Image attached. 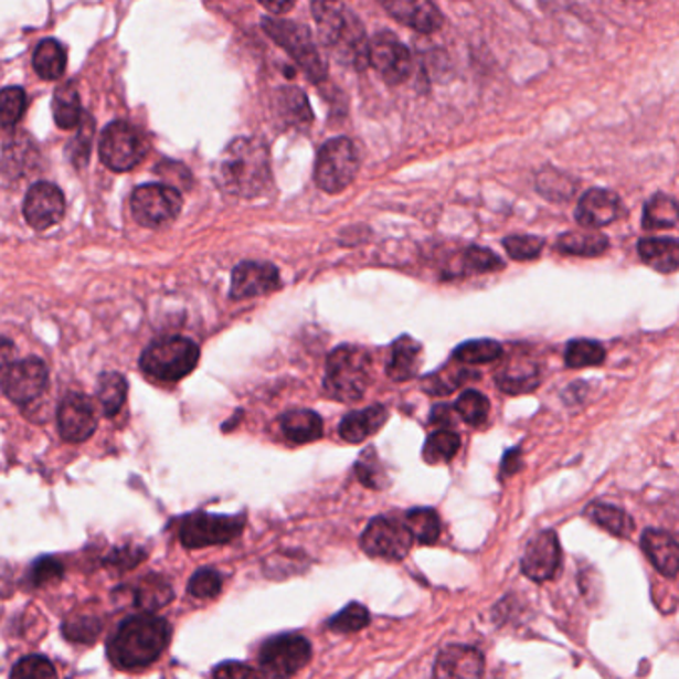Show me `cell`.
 Masks as SVG:
<instances>
[{
    "label": "cell",
    "instance_id": "6da1fadb",
    "mask_svg": "<svg viewBox=\"0 0 679 679\" xmlns=\"http://www.w3.org/2000/svg\"><path fill=\"white\" fill-rule=\"evenodd\" d=\"M319 41L335 61L365 71L369 66V39L365 26L341 0H314L311 2Z\"/></svg>",
    "mask_w": 679,
    "mask_h": 679
},
{
    "label": "cell",
    "instance_id": "7a4b0ae2",
    "mask_svg": "<svg viewBox=\"0 0 679 679\" xmlns=\"http://www.w3.org/2000/svg\"><path fill=\"white\" fill-rule=\"evenodd\" d=\"M215 182L237 198H257L272 183L269 148L259 138H235L215 168Z\"/></svg>",
    "mask_w": 679,
    "mask_h": 679
},
{
    "label": "cell",
    "instance_id": "3957f363",
    "mask_svg": "<svg viewBox=\"0 0 679 679\" xmlns=\"http://www.w3.org/2000/svg\"><path fill=\"white\" fill-rule=\"evenodd\" d=\"M172 639L170 624L158 616L124 619L108 641V658L118 669L150 666L160 658Z\"/></svg>",
    "mask_w": 679,
    "mask_h": 679
},
{
    "label": "cell",
    "instance_id": "277c9868",
    "mask_svg": "<svg viewBox=\"0 0 679 679\" xmlns=\"http://www.w3.org/2000/svg\"><path fill=\"white\" fill-rule=\"evenodd\" d=\"M371 385V356L359 346H341L331 351L325 365V395L339 403H357Z\"/></svg>",
    "mask_w": 679,
    "mask_h": 679
},
{
    "label": "cell",
    "instance_id": "5b68a950",
    "mask_svg": "<svg viewBox=\"0 0 679 679\" xmlns=\"http://www.w3.org/2000/svg\"><path fill=\"white\" fill-rule=\"evenodd\" d=\"M200 361V347L188 337L172 335L156 339L140 357V369L160 381H180L190 375Z\"/></svg>",
    "mask_w": 679,
    "mask_h": 679
},
{
    "label": "cell",
    "instance_id": "8992f818",
    "mask_svg": "<svg viewBox=\"0 0 679 679\" xmlns=\"http://www.w3.org/2000/svg\"><path fill=\"white\" fill-rule=\"evenodd\" d=\"M262 26L265 34L299 64L309 81L323 82L327 78L323 56L317 51L311 31L305 24L285 19H264Z\"/></svg>",
    "mask_w": 679,
    "mask_h": 679
},
{
    "label": "cell",
    "instance_id": "52a82bcc",
    "mask_svg": "<svg viewBox=\"0 0 679 679\" xmlns=\"http://www.w3.org/2000/svg\"><path fill=\"white\" fill-rule=\"evenodd\" d=\"M361 168L356 144L346 136L333 138L321 146L315 162V183L327 193H341L349 188Z\"/></svg>",
    "mask_w": 679,
    "mask_h": 679
},
{
    "label": "cell",
    "instance_id": "ba28073f",
    "mask_svg": "<svg viewBox=\"0 0 679 679\" xmlns=\"http://www.w3.org/2000/svg\"><path fill=\"white\" fill-rule=\"evenodd\" d=\"M102 162L114 172H128L142 162L148 153V142L132 124L112 123L102 130L98 144Z\"/></svg>",
    "mask_w": 679,
    "mask_h": 679
},
{
    "label": "cell",
    "instance_id": "9c48e42d",
    "mask_svg": "<svg viewBox=\"0 0 679 679\" xmlns=\"http://www.w3.org/2000/svg\"><path fill=\"white\" fill-rule=\"evenodd\" d=\"M134 218L146 227H162L172 223L182 212V193L168 183H148L132 193Z\"/></svg>",
    "mask_w": 679,
    "mask_h": 679
},
{
    "label": "cell",
    "instance_id": "30bf717a",
    "mask_svg": "<svg viewBox=\"0 0 679 679\" xmlns=\"http://www.w3.org/2000/svg\"><path fill=\"white\" fill-rule=\"evenodd\" d=\"M244 517H218L208 512L190 514L180 527V540L185 548L218 547L227 544L244 532Z\"/></svg>",
    "mask_w": 679,
    "mask_h": 679
},
{
    "label": "cell",
    "instance_id": "8fae6325",
    "mask_svg": "<svg viewBox=\"0 0 679 679\" xmlns=\"http://www.w3.org/2000/svg\"><path fill=\"white\" fill-rule=\"evenodd\" d=\"M311 644L299 634H282L267 639L259 651V666L269 676H295L309 664Z\"/></svg>",
    "mask_w": 679,
    "mask_h": 679
},
{
    "label": "cell",
    "instance_id": "7c38bea8",
    "mask_svg": "<svg viewBox=\"0 0 679 679\" xmlns=\"http://www.w3.org/2000/svg\"><path fill=\"white\" fill-rule=\"evenodd\" d=\"M413 547V537L405 522L395 518H373L361 537V548L371 558L403 560Z\"/></svg>",
    "mask_w": 679,
    "mask_h": 679
},
{
    "label": "cell",
    "instance_id": "4fadbf2b",
    "mask_svg": "<svg viewBox=\"0 0 679 679\" xmlns=\"http://www.w3.org/2000/svg\"><path fill=\"white\" fill-rule=\"evenodd\" d=\"M49 385V367L36 357L11 363L0 373V389L17 405H26Z\"/></svg>",
    "mask_w": 679,
    "mask_h": 679
},
{
    "label": "cell",
    "instance_id": "5bb4252c",
    "mask_svg": "<svg viewBox=\"0 0 679 679\" xmlns=\"http://www.w3.org/2000/svg\"><path fill=\"white\" fill-rule=\"evenodd\" d=\"M369 66H373L386 84L396 86L411 76L413 61L405 44L393 32L383 31L369 41Z\"/></svg>",
    "mask_w": 679,
    "mask_h": 679
},
{
    "label": "cell",
    "instance_id": "9a60e30c",
    "mask_svg": "<svg viewBox=\"0 0 679 679\" xmlns=\"http://www.w3.org/2000/svg\"><path fill=\"white\" fill-rule=\"evenodd\" d=\"M66 212V200L59 185L39 182L32 185L24 198V218L36 232L51 230L61 222Z\"/></svg>",
    "mask_w": 679,
    "mask_h": 679
},
{
    "label": "cell",
    "instance_id": "2e32d148",
    "mask_svg": "<svg viewBox=\"0 0 679 679\" xmlns=\"http://www.w3.org/2000/svg\"><path fill=\"white\" fill-rule=\"evenodd\" d=\"M562 550L554 530H542L528 542L524 556L520 560V569L524 576L534 582H548L554 579L560 569Z\"/></svg>",
    "mask_w": 679,
    "mask_h": 679
},
{
    "label": "cell",
    "instance_id": "e0dca14e",
    "mask_svg": "<svg viewBox=\"0 0 679 679\" xmlns=\"http://www.w3.org/2000/svg\"><path fill=\"white\" fill-rule=\"evenodd\" d=\"M98 425L94 403L82 393H71L59 406V431L68 443H82L91 438Z\"/></svg>",
    "mask_w": 679,
    "mask_h": 679
},
{
    "label": "cell",
    "instance_id": "ac0fdd59",
    "mask_svg": "<svg viewBox=\"0 0 679 679\" xmlns=\"http://www.w3.org/2000/svg\"><path fill=\"white\" fill-rule=\"evenodd\" d=\"M379 4L395 21L421 34H433L445 24L443 12L436 9L433 0H379Z\"/></svg>",
    "mask_w": 679,
    "mask_h": 679
},
{
    "label": "cell",
    "instance_id": "d6986e66",
    "mask_svg": "<svg viewBox=\"0 0 679 679\" xmlns=\"http://www.w3.org/2000/svg\"><path fill=\"white\" fill-rule=\"evenodd\" d=\"M279 272L272 264L262 262H244L237 265L232 274V299H250L259 295L272 294L279 289Z\"/></svg>",
    "mask_w": 679,
    "mask_h": 679
},
{
    "label": "cell",
    "instance_id": "ffe728a7",
    "mask_svg": "<svg viewBox=\"0 0 679 679\" xmlns=\"http://www.w3.org/2000/svg\"><path fill=\"white\" fill-rule=\"evenodd\" d=\"M622 200L609 190H588L580 198L579 208H576V222L582 227L590 230H600L606 227L609 223L616 222L622 215Z\"/></svg>",
    "mask_w": 679,
    "mask_h": 679
},
{
    "label": "cell",
    "instance_id": "44dd1931",
    "mask_svg": "<svg viewBox=\"0 0 679 679\" xmlns=\"http://www.w3.org/2000/svg\"><path fill=\"white\" fill-rule=\"evenodd\" d=\"M485 673V658L470 646H446L435 664L436 678H480Z\"/></svg>",
    "mask_w": 679,
    "mask_h": 679
},
{
    "label": "cell",
    "instance_id": "7402d4cb",
    "mask_svg": "<svg viewBox=\"0 0 679 679\" xmlns=\"http://www.w3.org/2000/svg\"><path fill=\"white\" fill-rule=\"evenodd\" d=\"M641 550L649 562L668 579H676L679 569V547L676 538L664 530L649 528L641 534Z\"/></svg>",
    "mask_w": 679,
    "mask_h": 679
},
{
    "label": "cell",
    "instance_id": "603a6c76",
    "mask_svg": "<svg viewBox=\"0 0 679 679\" xmlns=\"http://www.w3.org/2000/svg\"><path fill=\"white\" fill-rule=\"evenodd\" d=\"M275 114L287 128L307 132L314 124V112L301 88H282L275 94Z\"/></svg>",
    "mask_w": 679,
    "mask_h": 679
},
{
    "label": "cell",
    "instance_id": "cb8c5ba5",
    "mask_svg": "<svg viewBox=\"0 0 679 679\" xmlns=\"http://www.w3.org/2000/svg\"><path fill=\"white\" fill-rule=\"evenodd\" d=\"M423 363V347L413 337L403 335L391 346V359L386 363V375L396 383L415 379Z\"/></svg>",
    "mask_w": 679,
    "mask_h": 679
},
{
    "label": "cell",
    "instance_id": "d4e9b609",
    "mask_svg": "<svg viewBox=\"0 0 679 679\" xmlns=\"http://www.w3.org/2000/svg\"><path fill=\"white\" fill-rule=\"evenodd\" d=\"M389 421V411L383 405L367 406L363 411H356L341 421L339 425V436L357 445L363 443L369 436L375 435L376 431H381Z\"/></svg>",
    "mask_w": 679,
    "mask_h": 679
},
{
    "label": "cell",
    "instance_id": "484cf974",
    "mask_svg": "<svg viewBox=\"0 0 679 679\" xmlns=\"http://www.w3.org/2000/svg\"><path fill=\"white\" fill-rule=\"evenodd\" d=\"M497 385L508 395L530 393L540 385V369L527 359H512L507 367L498 369Z\"/></svg>",
    "mask_w": 679,
    "mask_h": 679
},
{
    "label": "cell",
    "instance_id": "4316f807",
    "mask_svg": "<svg viewBox=\"0 0 679 679\" xmlns=\"http://www.w3.org/2000/svg\"><path fill=\"white\" fill-rule=\"evenodd\" d=\"M644 264L659 274H673L679 265V244L673 237H644L638 244Z\"/></svg>",
    "mask_w": 679,
    "mask_h": 679
},
{
    "label": "cell",
    "instance_id": "83f0119b",
    "mask_svg": "<svg viewBox=\"0 0 679 679\" xmlns=\"http://www.w3.org/2000/svg\"><path fill=\"white\" fill-rule=\"evenodd\" d=\"M282 433L294 445H307V443H314L317 438H321L323 421L317 413L307 411V409L287 411L282 416Z\"/></svg>",
    "mask_w": 679,
    "mask_h": 679
},
{
    "label": "cell",
    "instance_id": "f1b7e54d",
    "mask_svg": "<svg viewBox=\"0 0 679 679\" xmlns=\"http://www.w3.org/2000/svg\"><path fill=\"white\" fill-rule=\"evenodd\" d=\"M52 114L54 123L62 130H72L78 126L82 116L81 96L74 82H62L56 86L52 98Z\"/></svg>",
    "mask_w": 679,
    "mask_h": 679
},
{
    "label": "cell",
    "instance_id": "f546056e",
    "mask_svg": "<svg viewBox=\"0 0 679 679\" xmlns=\"http://www.w3.org/2000/svg\"><path fill=\"white\" fill-rule=\"evenodd\" d=\"M32 66L44 81H61L66 71V52L61 42L54 39L42 41L32 56Z\"/></svg>",
    "mask_w": 679,
    "mask_h": 679
},
{
    "label": "cell",
    "instance_id": "4dcf8cb0",
    "mask_svg": "<svg viewBox=\"0 0 679 679\" xmlns=\"http://www.w3.org/2000/svg\"><path fill=\"white\" fill-rule=\"evenodd\" d=\"M641 225L648 232L673 230L678 225V202L671 195L656 193L644 208Z\"/></svg>",
    "mask_w": 679,
    "mask_h": 679
},
{
    "label": "cell",
    "instance_id": "1f68e13d",
    "mask_svg": "<svg viewBox=\"0 0 679 679\" xmlns=\"http://www.w3.org/2000/svg\"><path fill=\"white\" fill-rule=\"evenodd\" d=\"M608 237L596 232H569L558 240V250L562 254L580 257H598L608 250Z\"/></svg>",
    "mask_w": 679,
    "mask_h": 679
},
{
    "label": "cell",
    "instance_id": "d6a6232c",
    "mask_svg": "<svg viewBox=\"0 0 679 679\" xmlns=\"http://www.w3.org/2000/svg\"><path fill=\"white\" fill-rule=\"evenodd\" d=\"M405 524L413 540L423 547H433L441 537V518L433 508H413L405 517Z\"/></svg>",
    "mask_w": 679,
    "mask_h": 679
},
{
    "label": "cell",
    "instance_id": "836d02e7",
    "mask_svg": "<svg viewBox=\"0 0 679 679\" xmlns=\"http://www.w3.org/2000/svg\"><path fill=\"white\" fill-rule=\"evenodd\" d=\"M460 450V436L450 428H438L428 435L423 446V460L428 465L450 463Z\"/></svg>",
    "mask_w": 679,
    "mask_h": 679
},
{
    "label": "cell",
    "instance_id": "e575fe53",
    "mask_svg": "<svg viewBox=\"0 0 679 679\" xmlns=\"http://www.w3.org/2000/svg\"><path fill=\"white\" fill-rule=\"evenodd\" d=\"M586 514H588L590 520L592 522H596L600 528H604V530H608L609 534H614V537L619 538H629L632 537V532H634V520L618 507H609V505H592V507L586 510Z\"/></svg>",
    "mask_w": 679,
    "mask_h": 679
},
{
    "label": "cell",
    "instance_id": "d590c367",
    "mask_svg": "<svg viewBox=\"0 0 679 679\" xmlns=\"http://www.w3.org/2000/svg\"><path fill=\"white\" fill-rule=\"evenodd\" d=\"M126 396L128 383L120 373H104L98 379V403L104 415H116L126 403Z\"/></svg>",
    "mask_w": 679,
    "mask_h": 679
},
{
    "label": "cell",
    "instance_id": "8d00e7d4",
    "mask_svg": "<svg viewBox=\"0 0 679 679\" xmlns=\"http://www.w3.org/2000/svg\"><path fill=\"white\" fill-rule=\"evenodd\" d=\"M537 190L552 202H569L576 192V182L566 173L547 168L537 176Z\"/></svg>",
    "mask_w": 679,
    "mask_h": 679
},
{
    "label": "cell",
    "instance_id": "74e56055",
    "mask_svg": "<svg viewBox=\"0 0 679 679\" xmlns=\"http://www.w3.org/2000/svg\"><path fill=\"white\" fill-rule=\"evenodd\" d=\"M500 356H502V347L492 339L467 341L453 351V359L465 365H482V363L497 361Z\"/></svg>",
    "mask_w": 679,
    "mask_h": 679
},
{
    "label": "cell",
    "instance_id": "f35d334b",
    "mask_svg": "<svg viewBox=\"0 0 679 679\" xmlns=\"http://www.w3.org/2000/svg\"><path fill=\"white\" fill-rule=\"evenodd\" d=\"M566 365L570 369H584V367H598L606 359V349L598 341L592 339H574L566 347Z\"/></svg>",
    "mask_w": 679,
    "mask_h": 679
},
{
    "label": "cell",
    "instance_id": "ab89813d",
    "mask_svg": "<svg viewBox=\"0 0 679 679\" xmlns=\"http://www.w3.org/2000/svg\"><path fill=\"white\" fill-rule=\"evenodd\" d=\"M96 136V124L91 114L82 112L81 123H78V134L74 136L71 146H68V158L71 162L81 170L86 168V163L91 160L92 142Z\"/></svg>",
    "mask_w": 679,
    "mask_h": 679
},
{
    "label": "cell",
    "instance_id": "60d3db41",
    "mask_svg": "<svg viewBox=\"0 0 679 679\" xmlns=\"http://www.w3.org/2000/svg\"><path fill=\"white\" fill-rule=\"evenodd\" d=\"M470 379H478L477 371H468V369H460V367L458 369L446 367L443 371L428 376L423 383V389H426L431 395H448Z\"/></svg>",
    "mask_w": 679,
    "mask_h": 679
},
{
    "label": "cell",
    "instance_id": "b9f144b4",
    "mask_svg": "<svg viewBox=\"0 0 679 679\" xmlns=\"http://www.w3.org/2000/svg\"><path fill=\"white\" fill-rule=\"evenodd\" d=\"M371 622V614L363 604L351 602L347 608L341 609L337 616L327 622V628L335 634H353L367 628Z\"/></svg>",
    "mask_w": 679,
    "mask_h": 679
},
{
    "label": "cell",
    "instance_id": "7bdbcfd3",
    "mask_svg": "<svg viewBox=\"0 0 679 679\" xmlns=\"http://www.w3.org/2000/svg\"><path fill=\"white\" fill-rule=\"evenodd\" d=\"M488 409H490V403H488L487 396L478 393V391H465L463 395L458 396L457 405H455L458 416L470 426L485 425L488 418Z\"/></svg>",
    "mask_w": 679,
    "mask_h": 679
},
{
    "label": "cell",
    "instance_id": "ee69618b",
    "mask_svg": "<svg viewBox=\"0 0 679 679\" xmlns=\"http://www.w3.org/2000/svg\"><path fill=\"white\" fill-rule=\"evenodd\" d=\"M356 475L365 487L381 490L389 485L385 468L376 457L375 448H367L356 463Z\"/></svg>",
    "mask_w": 679,
    "mask_h": 679
},
{
    "label": "cell",
    "instance_id": "f6af8a7d",
    "mask_svg": "<svg viewBox=\"0 0 679 679\" xmlns=\"http://www.w3.org/2000/svg\"><path fill=\"white\" fill-rule=\"evenodd\" d=\"M502 267V259L485 247H468L465 254L460 255V274H488Z\"/></svg>",
    "mask_w": 679,
    "mask_h": 679
},
{
    "label": "cell",
    "instance_id": "bcb514c9",
    "mask_svg": "<svg viewBox=\"0 0 679 679\" xmlns=\"http://www.w3.org/2000/svg\"><path fill=\"white\" fill-rule=\"evenodd\" d=\"M24 110H26V92L19 86H9L0 91V126L2 128H12L21 123Z\"/></svg>",
    "mask_w": 679,
    "mask_h": 679
},
{
    "label": "cell",
    "instance_id": "7dc6e473",
    "mask_svg": "<svg viewBox=\"0 0 679 679\" xmlns=\"http://www.w3.org/2000/svg\"><path fill=\"white\" fill-rule=\"evenodd\" d=\"M172 598V590L162 579L142 580V584L136 590V606L144 609H156L168 604Z\"/></svg>",
    "mask_w": 679,
    "mask_h": 679
},
{
    "label": "cell",
    "instance_id": "c3c4849f",
    "mask_svg": "<svg viewBox=\"0 0 679 679\" xmlns=\"http://www.w3.org/2000/svg\"><path fill=\"white\" fill-rule=\"evenodd\" d=\"M507 254L517 262H532L538 255L542 254L544 240L537 235H510L505 242Z\"/></svg>",
    "mask_w": 679,
    "mask_h": 679
},
{
    "label": "cell",
    "instance_id": "681fc988",
    "mask_svg": "<svg viewBox=\"0 0 679 679\" xmlns=\"http://www.w3.org/2000/svg\"><path fill=\"white\" fill-rule=\"evenodd\" d=\"M222 588V574L212 569L198 570L188 584L190 596L200 600L215 598Z\"/></svg>",
    "mask_w": 679,
    "mask_h": 679
},
{
    "label": "cell",
    "instance_id": "f907efd6",
    "mask_svg": "<svg viewBox=\"0 0 679 679\" xmlns=\"http://www.w3.org/2000/svg\"><path fill=\"white\" fill-rule=\"evenodd\" d=\"M11 678L51 679L56 678V668L51 659L44 656H26L11 671Z\"/></svg>",
    "mask_w": 679,
    "mask_h": 679
},
{
    "label": "cell",
    "instance_id": "816d5d0a",
    "mask_svg": "<svg viewBox=\"0 0 679 679\" xmlns=\"http://www.w3.org/2000/svg\"><path fill=\"white\" fill-rule=\"evenodd\" d=\"M64 636L72 641H84L88 644L100 634V619L94 616H71L68 622H64Z\"/></svg>",
    "mask_w": 679,
    "mask_h": 679
},
{
    "label": "cell",
    "instance_id": "f5cc1de1",
    "mask_svg": "<svg viewBox=\"0 0 679 679\" xmlns=\"http://www.w3.org/2000/svg\"><path fill=\"white\" fill-rule=\"evenodd\" d=\"M64 576V566L56 558H41L32 564L31 580L34 586H46Z\"/></svg>",
    "mask_w": 679,
    "mask_h": 679
},
{
    "label": "cell",
    "instance_id": "db71d44e",
    "mask_svg": "<svg viewBox=\"0 0 679 679\" xmlns=\"http://www.w3.org/2000/svg\"><path fill=\"white\" fill-rule=\"evenodd\" d=\"M262 671L252 668V666H245V664H237V661H227L222 664L220 668L213 669V678L237 679V678H259Z\"/></svg>",
    "mask_w": 679,
    "mask_h": 679
},
{
    "label": "cell",
    "instance_id": "11a10c76",
    "mask_svg": "<svg viewBox=\"0 0 679 679\" xmlns=\"http://www.w3.org/2000/svg\"><path fill=\"white\" fill-rule=\"evenodd\" d=\"M520 468H522V448H510L502 458L500 475H502V478L512 477V475H517Z\"/></svg>",
    "mask_w": 679,
    "mask_h": 679
},
{
    "label": "cell",
    "instance_id": "9f6ffc18",
    "mask_svg": "<svg viewBox=\"0 0 679 679\" xmlns=\"http://www.w3.org/2000/svg\"><path fill=\"white\" fill-rule=\"evenodd\" d=\"M431 423L433 425L443 426V428H448V426L453 425V416H450V409L446 405H436L433 406V413H431Z\"/></svg>",
    "mask_w": 679,
    "mask_h": 679
},
{
    "label": "cell",
    "instance_id": "6f0895ef",
    "mask_svg": "<svg viewBox=\"0 0 679 679\" xmlns=\"http://www.w3.org/2000/svg\"><path fill=\"white\" fill-rule=\"evenodd\" d=\"M257 2L274 14H287L295 7V0H257Z\"/></svg>",
    "mask_w": 679,
    "mask_h": 679
},
{
    "label": "cell",
    "instance_id": "680465c9",
    "mask_svg": "<svg viewBox=\"0 0 679 679\" xmlns=\"http://www.w3.org/2000/svg\"><path fill=\"white\" fill-rule=\"evenodd\" d=\"M12 359H14V346L11 339L0 337V373L11 365Z\"/></svg>",
    "mask_w": 679,
    "mask_h": 679
}]
</instances>
